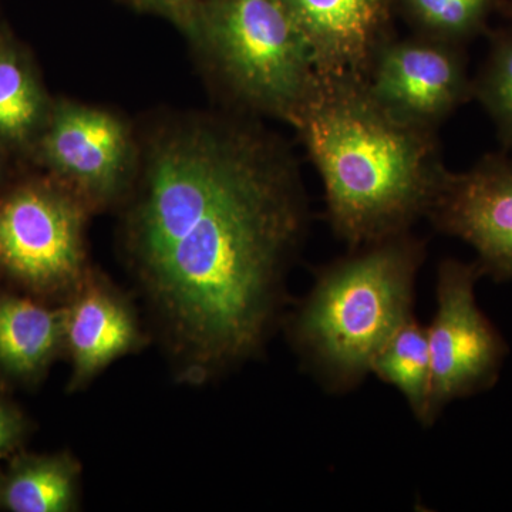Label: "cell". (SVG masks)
Wrapping results in <instances>:
<instances>
[{"label": "cell", "mask_w": 512, "mask_h": 512, "mask_svg": "<svg viewBox=\"0 0 512 512\" xmlns=\"http://www.w3.org/2000/svg\"><path fill=\"white\" fill-rule=\"evenodd\" d=\"M52 107L18 50L0 45V143L25 146L39 140Z\"/></svg>", "instance_id": "5bb4252c"}, {"label": "cell", "mask_w": 512, "mask_h": 512, "mask_svg": "<svg viewBox=\"0 0 512 512\" xmlns=\"http://www.w3.org/2000/svg\"><path fill=\"white\" fill-rule=\"evenodd\" d=\"M366 82L394 116L433 130L473 97L463 46L421 35L387 40Z\"/></svg>", "instance_id": "ba28073f"}, {"label": "cell", "mask_w": 512, "mask_h": 512, "mask_svg": "<svg viewBox=\"0 0 512 512\" xmlns=\"http://www.w3.org/2000/svg\"><path fill=\"white\" fill-rule=\"evenodd\" d=\"M63 330V305L0 296V369L20 379L42 375L63 353Z\"/></svg>", "instance_id": "7c38bea8"}, {"label": "cell", "mask_w": 512, "mask_h": 512, "mask_svg": "<svg viewBox=\"0 0 512 512\" xmlns=\"http://www.w3.org/2000/svg\"><path fill=\"white\" fill-rule=\"evenodd\" d=\"M311 47L316 73L367 77L387 32L390 0H281Z\"/></svg>", "instance_id": "8fae6325"}, {"label": "cell", "mask_w": 512, "mask_h": 512, "mask_svg": "<svg viewBox=\"0 0 512 512\" xmlns=\"http://www.w3.org/2000/svg\"><path fill=\"white\" fill-rule=\"evenodd\" d=\"M136 8L164 16L187 32L201 0H128Z\"/></svg>", "instance_id": "ac0fdd59"}, {"label": "cell", "mask_w": 512, "mask_h": 512, "mask_svg": "<svg viewBox=\"0 0 512 512\" xmlns=\"http://www.w3.org/2000/svg\"><path fill=\"white\" fill-rule=\"evenodd\" d=\"M426 217L476 249L484 275L512 279V158L487 156L466 171L447 168Z\"/></svg>", "instance_id": "9c48e42d"}, {"label": "cell", "mask_w": 512, "mask_h": 512, "mask_svg": "<svg viewBox=\"0 0 512 512\" xmlns=\"http://www.w3.org/2000/svg\"><path fill=\"white\" fill-rule=\"evenodd\" d=\"M406 397L417 419L430 424L431 359L427 329L410 318L377 353L372 370Z\"/></svg>", "instance_id": "9a60e30c"}, {"label": "cell", "mask_w": 512, "mask_h": 512, "mask_svg": "<svg viewBox=\"0 0 512 512\" xmlns=\"http://www.w3.org/2000/svg\"><path fill=\"white\" fill-rule=\"evenodd\" d=\"M92 212L60 181L10 192L0 200V268L33 291L66 301L92 268L86 248Z\"/></svg>", "instance_id": "5b68a950"}, {"label": "cell", "mask_w": 512, "mask_h": 512, "mask_svg": "<svg viewBox=\"0 0 512 512\" xmlns=\"http://www.w3.org/2000/svg\"><path fill=\"white\" fill-rule=\"evenodd\" d=\"M322 180L333 231L359 249L406 234L439 190L437 130L394 116L365 77L323 76L293 124Z\"/></svg>", "instance_id": "7a4b0ae2"}, {"label": "cell", "mask_w": 512, "mask_h": 512, "mask_svg": "<svg viewBox=\"0 0 512 512\" xmlns=\"http://www.w3.org/2000/svg\"><path fill=\"white\" fill-rule=\"evenodd\" d=\"M423 258L424 245L406 232L353 249L319 276L293 322V338L330 383L359 382L387 340L413 318Z\"/></svg>", "instance_id": "3957f363"}, {"label": "cell", "mask_w": 512, "mask_h": 512, "mask_svg": "<svg viewBox=\"0 0 512 512\" xmlns=\"http://www.w3.org/2000/svg\"><path fill=\"white\" fill-rule=\"evenodd\" d=\"M25 419L22 414L0 399V460L8 457L22 443L25 436Z\"/></svg>", "instance_id": "d6986e66"}, {"label": "cell", "mask_w": 512, "mask_h": 512, "mask_svg": "<svg viewBox=\"0 0 512 512\" xmlns=\"http://www.w3.org/2000/svg\"><path fill=\"white\" fill-rule=\"evenodd\" d=\"M477 262L446 259L437 275V312L427 329L431 359L430 419L451 400L484 392L497 382L507 345L478 309Z\"/></svg>", "instance_id": "8992f818"}, {"label": "cell", "mask_w": 512, "mask_h": 512, "mask_svg": "<svg viewBox=\"0 0 512 512\" xmlns=\"http://www.w3.org/2000/svg\"><path fill=\"white\" fill-rule=\"evenodd\" d=\"M185 33L232 99L293 127L318 73L281 0H201Z\"/></svg>", "instance_id": "277c9868"}, {"label": "cell", "mask_w": 512, "mask_h": 512, "mask_svg": "<svg viewBox=\"0 0 512 512\" xmlns=\"http://www.w3.org/2000/svg\"><path fill=\"white\" fill-rule=\"evenodd\" d=\"M124 248L181 382L205 383L268 336L308 227L298 161L248 120L202 116L144 150Z\"/></svg>", "instance_id": "6da1fadb"}, {"label": "cell", "mask_w": 512, "mask_h": 512, "mask_svg": "<svg viewBox=\"0 0 512 512\" xmlns=\"http://www.w3.org/2000/svg\"><path fill=\"white\" fill-rule=\"evenodd\" d=\"M491 0H403L417 35L461 45L483 26Z\"/></svg>", "instance_id": "e0dca14e"}, {"label": "cell", "mask_w": 512, "mask_h": 512, "mask_svg": "<svg viewBox=\"0 0 512 512\" xmlns=\"http://www.w3.org/2000/svg\"><path fill=\"white\" fill-rule=\"evenodd\" d=\"M37 148L57 181L93 211L123 200L137 178L140 160L130 127L99 107L57 101Z\"/></svg>", "instance_id": "52a82bcc"}, {"label": "cell", "mask_w": 512, "mask_h": 512, "mask_svg": "<svg viewBox=\"0 0 512 512\" xmlns=\"http://www.w3.org/2000/svg\"><path fill=\"white\" fill-rule=\"evenodd\" d=\"M82 464L70 453L22 458L0 483V505L12 512L80 508Z\"/></svg>", "instance_id": "4fadbf2b"}, {"label": "cell", "mask_w": 512, "mask_h": 512, "mask_svg": "<svg viewBox=\"0 0 512 512\" xmlns=\"http://www.w3.org/2000/svg\"><path fill=\"white\" fill-rule=\"evenodd\" d=\"M63 353L70 392H79L114 362L146 346L133 302L107 276L90 268L63 303Z\"/></svg>", "instance_id": "30bf717a"}, {"label": "cell", "mask_w": 512, "mask_h": 512, "mask_svg": "<svg viewBox=\"0 0 512 512\" xmlns=\"http://www.w3.org/2000/svg\"><path fill=\"white\" fill-rule=\"evenodd\" d=\"M473 97L493 120L504 146L512 150V33L491 37L488 55L473 79Z\"/></svg>", "instance_id": "2e32d148"}]
</instances>
